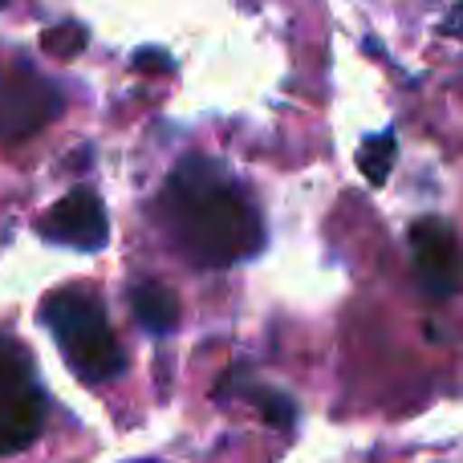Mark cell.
<instances>
[{
  "label": "cell",
  "mask_w": 463,
  "mask_h": 463,
  "mask_svg": "<svg viewBox=\"0 0 463 463\" xmlns=\"http://www.w3.org/2000/svg\"><path fill=\"white\" fill-rule=\"evenodd\" d=\"M163 212L175 244L203 269L252 260L264 248V224L244 187L212 159H187L163 187Z\"/></svg>",
  "instance_id": "1"
},
{
  "label": "cell",
  "mask_w": 463,
  "mask_h": 463,
  "mask_svg": "<svg viewBox=\"0 0 463 463\" xmlns=\"http://www.w3.org/2000/svg\"><path fill=\"white\" fill-rule=\"evenodd\" d=\"M41 321L49 326L61 358L81 383H114L127 366L122 345L110 329L102 301L90 288H57L41 305Z\"/></svg>",
  "instance_id": "2"
},
{
  "label": "cell",
  "mask_w": 463,
  "mask_h": 463,
  "mask_svg": "<svg viewBox=\"0 0 463 463\" xmlns=\"http://www.w3.org/2000/svg\"><path fill=\"white\" fill-rule=\"evenodd\" d=\"M45 427V391L21 342L0 334V456L24 451Z\"/></svg>",
  "instance_id": "3"
},
{
  "label": "cell",
  "mask_w": 463,
  "mask_h": 463,
  "mask_svg": "<svg viewBox=\"0 0 463 463\" xmlns=\"http://www.w3.org/2000/svg\"><path fill=\"white\" fill-rule=\"evenodd\" d=\"M61 106V90L29 61L0 65V143H21L45 130Z\"/></svg>",
  "instance_id": "4"
},
{
  "label": "cell",
  "mask_w": 463,
  "mask_h": 463,
  "mask_svg": "<svg viewBox=\"0 0 463 463\" xmlns=\"http://www.w3.org/2000/svg\"><path fill=\"white\" fill-rule=\"evenodd\" d=\"M411 256H415L419 285L435 301L463 288V248L459 236L443 220H415L411 224Z\"/></svg>",
  "instance_id": "5"
},
{
  "label": "cell",
  "mask_w": 463,
  "mask_h": 463,
  "mask_svg": "<svg viewBox=\"0 0 463 463\" xmlns=\"http://www.w3.org/2000/svg\"><path fill=\"white\" fill-rule=\"evenodd\" d=\"M41 240L61 248H78V252H98L110 236V224H106V208L90 187H73L70 195L53 203L45 216L37 220Z\"/></svg>",
  "instance_id": "6"
},
{
  "label": "cell",
  "mask_w": 463,
  "mask_h": 463,
  "mask_svg": "<svg viewBox=\"0 0 463 463\" xmlns=\"http://www.w3.org/2000/svg\"><path fill=\"white\" fill-rule=\"evenodd\" d=\"M130 309L146 334H171L179 326V297L159 280H138L130 285Z\"/></svg>",
  "instance_id": "7"
},
{
  "label": "cell",
  "mask_w": 463,
  "mask_h": 463,
  "mask_svg": "<svg viewBox=\"0 0 463 463\" xmlns=\"http://www.w3.org/2000/svg\"><path fill=\"white\" fill-rule=\"evenodd\" d=\"M248 394V399L260 407V415L269 419L277 431H293V423H297V402L288 399V394H280V391H269V386H248V383H240L236 374H228L224 383H220V391L216 394Z\"/></svg>",
  "instance_id": "8"
},
{
  "label": "cell",
  "mask_w": 463,
  "mask_h": 463,
  "mask_svg": "<svg viewBox=\"0 0 463 463\" xmlns=\"http://www.w3.org/2000/svg\"><path fill=\"white\" fill-rule=\"evenodd\" d=\"M394 155H399V138H394V130H383V135L362 138V146H358L362 175H366L374 187H383L386 175H391V167H394Z\"/></svg>",
  "instance_id": "9"
},
{
  "label": "cell",
  "mask_w": 463,
  "mask_h": 463,
  "mask_svg": "<svg viewBox=\"0 0 463 463\" xmlns=\"http://www.w3.org/2000/svg\"><path fill=\"white\" fill-rule=\"evenodd\" d=\"M86 45H90V33L81 29L78 21H61V24H53V29H45V37H41V49H45L49 57H61V61L86 53Z\"/></svg>",
  "instance_id": "10"
},
{
  "label": "cell",
  "mask_w": 463,
  "mask_h": 463,
  "mask_svg": "<svg viewBox=\"0 0 463 463\" xmlns=\"http://www.w3.org/2000/svg\"><path fill=\"white\" fill-rule=\"evenodd\" d=\"M135 70H171V57L159 49H143V53H135Z\"/></svg>",
  "instance_id": "11"
},
{
  "label": "cell",
  "mask_w": 463,
  "mask_h": 463,
  "mask_svg": "<svg viewBox=\"0 0 463 463\" xmlns=\"http://www.w3.org/2000/svg\"><path fill=\"white\" fill-rule=\"evenodd\" d=\"M443 33H451V37H463V0L448 13V21H443Z\"/></svg>",
  "instance_id": "12"
},
{
  "label": "cell",
  "mask_w": 463,
  "mask_h": 463,
  "mask_svg": "<svg viewBox=\"0 0 463 463\" xmlns=\"http://www.w3.org/2000/svg\"><path fill=\"white\" fill-rule=\"evenodd\" d=\"M0 5H8V0H0Z\"/></svg>",
  "instance_id": "13"
}]
</instances>
